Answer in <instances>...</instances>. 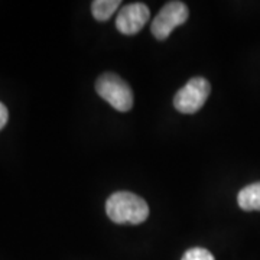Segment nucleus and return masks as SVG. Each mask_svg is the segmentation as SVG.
I'll return each mask as SVG.
<instances>
[{"mask_svg":"<svg viewBox=\"0 0 260 260\" xmlns=\"http://www.w3.org/2000/svg\"><path fill=\"white\" fill-rule=\"evenodd\" d=\"M106 213L116 224H140L149 217V207L139 195L129 191H117L109 197Z\"/></svg>","mask_w":260,"mask_h":260,"instance_id":"1","label":"nucleus"},{"mask_svg":"<svg viewBox=\"0 0 260 260\" xmlns=\"http://www.w3.org/2000/svg\"><path fill=\"white\" fill-rule=\"evenodd\" d=\"M8 119H9V113H8V109L3 103H0V130L3 129L8 123Z\"/></svg>","mask_w":260,"mask_h":260,"instance_id":"9","label":"nucleus"},{"mask_svg":"<svg viewBox=\"0 0 260 260\" xmlns=\"http://www.w3.org/2000/svg\"><path fill=\"white\" fill-rule=\"evenodd\" d=\"M188 8L185 3L182 2H168L167 5L159 10V13L155 16L152 22V35L156 38L158 41H165L172 30L181 25H184L188 20Z\"/></svg>","mask_w":260,"mask_h":260,"instance_id":"4","label":"nucleus"},{"mask_svg":"<svg viewBox=\"0 0 260 260\" xmlns=\"http://www.w3.org/2000/svg\"><path fill=\"white\" fill-rule=\"evenodd\" d=\"M237 203L244 211H260V182L244 186L237 195Z\"/></svg>","mask_w":260,"mask_h":260,"instance_id":"6","label":"nucleus"},{"mask_svg":"<svg viewBox=\"0 0 260 260\" xmlns=\"http://www.w3.org/2000/svg\"><path fill=\"white\" fill-rule=\"evenodd\" d=\"M150 18L149 8L145 3H130L123 6L116 18V28L123 35H135L146 25Z\"/></svg>","mask_w":260,"mask_h":260,"instance_id":"5","label":"nucleus"},{"mask_svg":"<svg viewBox=\"0 0 260 260\" xmlns=\"http://www.w3.org/2000/svg\"><path fill=\"white\" fill-rule=\"evenodd\" d=\"M211 93V85L204 77H194L175 94L174 106L178 112L194 114L207 102Z\"/></svg>","mask_w":260,"mask_h":260,"instance_id":"3","label":"nucleus"},{"mask_svg":"<svg viewBox=\"0 0 260 260\" xmlns=\"http://www.w3.org/2000/svg\"><path fill=\"white\" fill-rule=\"evenodd\" d=\"M181 260H215L213 253L204 249V247H192L189 250H186Z\"/></svg>","mask_w":260,"mask_h":260,"instance_id":"8","label":"nucleus"},{"mask_svg":"<svg viewBox=\"0 0 260 260\" xmlns=\"http://www.w3.org/2000/svg\"><path fill=\"white\" fill-rule=\"evenodd\" d=\"M95 91L117 112H129L133 107L132 88L119 75L113 73L100 75V78L95 83Z\"/></svg>","mask_w":260,"mask_h":260,"instance_id":"2","label":"nucleus"},{"mask_svg":"<svg viewBox=\"0 0 260 260\" xmlns=\"http://www.w3.org/2000/svg\"><path fill=\"white\" fill-rule=\"evenodd\" d=\"M120 5V0H95L91 3V12L97 20L106 22L116 13Z\"/></svg>","mask_w":260,"mask_h":260,"instance_id":"7","label":"nucleus"}]
</instances>
